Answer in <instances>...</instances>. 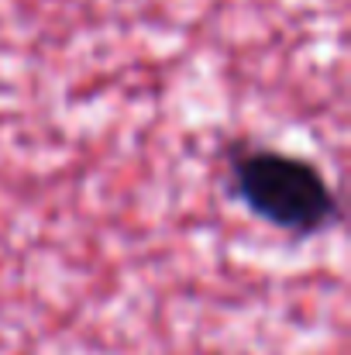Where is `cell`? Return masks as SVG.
<instances>
[{
    "label": "cell",
    "mask_w": 351,
    "mask_h": 355,
    "mask_svg": "<svg viewBox=\"0 0 351 355\" xmlns=\"http://www.w3.org/2000/svg\"><path fill=\"white\" fill-rule=\"evenodd\" d=\"M231 193L265 225L293 238H314L341 221V200L324 173L279 148H234L228 159Z\"/></svg>",
    "instance_id": "obj_1"
}]
</instances>
